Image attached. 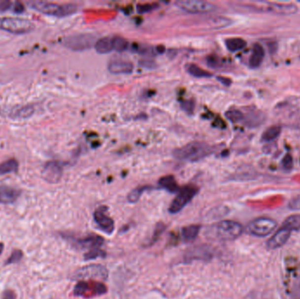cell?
<instances>
[{
	"label": "cell",
	"mask_w": 300,
	"mask_h": 299,
	"mask_svg": "<svg viewBox=\"0 0 300 299\" xmlns=\"http://www.w3.org/2000/svg\"><path fill=\"white\" fill-rule=\"evenodd\" d=\"M217 79L220 81V83L225 84V85H230L231 84V80L228 78V77H223V76H218Z\"/></svg>",
	"instance_id": "c3c4849f"
},
{
	"label": "cell",
	"mask_w": 300,
	"mask_h": 299,
	"mask_svg": "<svg viewBox=\"0 0 300 299\" xmlns=\"http://www.w3.org/2000/svg\"><path fill=\"white\" fill-rule=\"evenodd\" d=\"M176 6L190 13H206L216 11L217 6L206 1L182 0L176 3Z\"/></svg>",
	"instance_id": "30bf717a"
},
{
	"label": "cell",
	"mask_w": 300,
	"mask_h": 299,
	"mask_svg": "<svg viewBox=\"0 0 300 299\" xmlns=\"http://www.w3.org/2000/svg\"><path fill=\"white\" fill-rule=\"evenodd\" d=\"M34 26L31 20L19 17H4L0 19V30L13 33L24 34L32 32Z\"/></svg>",
	"instance_id": "5b68a950"
},
{
	"label": "cell",
	"mask_w": 300,
	"mask_h": 299,
	"mask_svg": "<svg viewBox=\"0 0 300 299\" xmlns=\"http://www.w3.org/2000/svg\"><path fill=\"white\" fill-rule=\"evenodd\" d=\"M291 233L292 232L289 231L287 229L281 228L270 239H268L267 247L269 249H276L278 247H283L290 239Z\"/></svg>",
	"instance_id": "2e32d148"
},
{
	"label": "cell",
	"mask_w": 300,
	"mask_h": 299,
	"mask_svg": "<svg viewBox=\"0 0 300 299\" xmlns=\"http://www.w3.org/2000/svg\"><path fill=\"white\" fill-rule=\"evenodd\" d=\"M154 6H155L154 4H139L137 5V11L139 13H147L152 11L153 9L156 8Z\"/></svg>",
	"instance_id": "7bdbcfd3"
},
{
	"label": "cell",
	"mask_w": 300,
	"mask_h": 299,
	"mask_svg": "<svg viewBox=\"0 0 300 299\" xmlns=\"http://www.w3.org/2000/svg\"><path fill=\"white\" fill-rule=\"evenodd\" d=\"M19 168V163L15 159H9L0 164V175L16 172Z\"/></svg>",
	"instance_id": "484cf974"
},
{
	"label": "cell",
	"mask_w": 300,
	"mask_h": 299,
	"mask_svg": "<svg viewBox=\"0 0 300 299\" xmlns=\"http://www.w3.org/2000/svg\"><path fill=\"white\" fill-rule=\"evenodd\" d=\"M199 192V188L194 185H186L180 188L177 192L176 198L174 199L172 203H170L168 211L171 214H176L182 211L188 204Z\"/></svg>",
	"instance_id": "52a82bcc"
},
{
	"label": "cell",
	"mask_w": 300,
	"mask_h": 299,
	"mask_svg": "<svg viewBox=\"0 0 300 299\" xmlns=\"http://www.w3.org/2000/svg\"><path fill=\"white\" fill-rule=\"evenodd\" d=\"M181 108L187 114H192L195 108V102L192 100H184V102L181 103Z\"/></svg>",
	"instance_id": "74e56055"
},
{
	"label": "cell",
	"mask_w": 300,
	"mask_h": 299,
	"mask_svg": "<svg viewBox=\"0 0 300 299\" xmlns=\"http://www.w3.org/2000/svg\"><path fill=\"white\" fill-rule=\"evenodd\" d=\"M243 232V228L240 223L231 220H223L213 224L207 228L205 236L211 239L220 241H231L238 239Z\"/></svg>",
	"instance_id": "6da1fadb"
},
{
	"label": "cell",
	"mask_w": 300,
	"mask_h": 299,
	"mask_svg": "<svg viewBox=\"0 0 300 299\" xmlns=\"http://www.w3.org/2000/svg\"><path fill=\"white\" fill-rule=\"evenodd\" d=\"M226 117L228 120H230L233 123H238L244 119L243 113L240 110L237 109H231L226 112Z\"/></svg>",
	"instance_id": "d6a6232c"
},
{
	"label": "cell",
	"mask_w": 300,
	"mask_h": 299,
	"mask_svg": "<svg viewBox=\"0 0 300 299\" xmlns=\"http://www.w3.org/2000/svg\"><path fill=\"white\" fill-rule=\"evenodd\" d=\"M187 71L191 76L197 77V78H201V77H211L212 74L210 72L205 71L204 69L200 68V66H198L196 64H190L187 68Z\"/></svg>",
	"instance_id": "4316f807"
},
{
	"label": "cell",
	"mask_w": 300,
	"mask_h": 299,
	"mask_svg": "<svg viewBox=\"0 0 300 299\" xmlns=\"http://www.w3.org/2000/svg\"><path fill=\"white\" fill-rule=\"evenodd\" d=\"M139 65L141 68H148V69L156 68V62L150 60V59H142V60L139 61Z\"/></svg>",
	"instance_id": "ab89813d"
},
{
	"label": "cell",
	"mask_w": 300,
	"mask_h": 299,
	"mask_svg": "<svg viewBox=\"0 0 300 299\" xmlns=\"http://www.w3.org/2000/svg\"><path fill=\"white\" fill-rule=\"evenodd\" d=\"M289 206L291 209H293V210H300V196L299 197H297L295 199H293L290 202V204H289Z\"/></svg>",
	"instance_id": "7dc6e473"
},
{
	"label": "cell",
	"mask_w": 300,
	"mask_h": 299,
	"mask_svg": "<svg viewBox=\"0 0 300 299\" xmlns=\"http://www.w3.org/2000/svg\"><path fill=\"white\" fill-rule=\"evenodd\" d=\"M281 133V128L278 126H274L268 128L265 132L263 133L262 140L264 141H271L277 138Z\"/></svg>",
	"instance_id": "f1b7e54d"
},
{
	"label": "cell",
	"mask_w": 300,
	"mask_h": 299,
	"mask_svg": "<svg viewBox=\"0 0 300 299\" xmlns=\"http://www.w3.org/2000/svg\"><path fill=\"white\" fill-rule=\"evenodd\" d=\"M97 40L92 33H78L65 37L62 40V44L69 50L80 52L94 47Z\"/></svg>",
	"instance_id": "8992f818"
},
{
	"label": "cell",
	"mask_w": 300,
	"mask_h": 299,
	"mask_svg": "<svg viewBox=\"0 0 300 299\" xmlns=\"http://www.w3.org/2000/svg\"><path fill=\"white\" fill-rule=\"evenodd\" d=\"M260 12H272L278 15H292L298 12L296 5L292 4H276V3H263V5L252 6Z\"/></svg>",
	"instance_id": "8fae6325"
},
{
	"label": "cell",
	"mask_w": 300,
	"mask_h": 299,
	"mask_svg": "<svg viewBox=\"0 0 300 299\" xmlns=\"http://www.w3.org/2000/svg\"><path fill=\"white\" fill-rule=\"evenodd\" d=\"M107 68L114 75H128L133 71V64L129 61L113 60L109 63Z\"/></svg>",
	"instance_id": "9a60e30c"
},
{
	"label": "cell",
	"mask_w": 300,
	"mask_h": 299,
	"mask_svg": "<svg viewBox=\"0 0 300 299\" xmlns=\"http://www.w3.org/2000/svg\"><path fill=\"white\" fill-rule=\"evenodd\" d=\"M105 256H106V253L103 249L96 248V249H92L84 254V261H92V260H96L98 258H104Z\"/></svg>",
	"instance_id": "836d02e7"
},
{
	"label": "cell",
	"mask_w": 300,
	"mask_h": 299,
	"mask_svg": "<svg viewBox=\"0 0 300 299\" xmlns=\"http://www.w3.org/2000/svg\"><path fill=\"white\" fill-rule=\"evenodd\" d=\"M34 114V106L33 104H26L21 106H15L9 112V117L12 119L26 120L31 118Z\"/></svg>",
	"instance_id": "ac0fdd59"
},
{
	"label": "cell",
	"mask_w": 300,
	"mask_h": 299,
	"mask_svg": "<svg viewBox=\"0 0 300 299\" xmlns=\"http://www.w3.org/2000/svg\"><path fill=\"white\" fill-rule=\"evenodd\" d=\"M2 299H17L16 293L12 290H5L2 293Z\"/></svg>",
	"instance_id": "f6af8a7d"
},
{
	"label": "cell",
	"mask_w": 300,
	"mask_h": 299,
	"mask_svg": "<svg viewBox=\"0 0 300 299\" xmlns=\"http://www.w3.org/2000/svg\"><path fill=\"white\" fill-rule=\"evenodd\" d=\"M21 192L16 188L2 185L0 186V203L10 204L16 202L20 198Z\"/></svg>",
	"instance_id": "e0dca14e"
},
{
	"label": "cell",
	"mask_w": 300,
	"mask_h": 299,
	"mask_svg": "<svg viewBox=\"0 0 300 299\" xmlns=\"http://www.w3.org/2000/svg\"><path fill=\"white\" fill-rule=\"evenodd\" d=\"M282 228L287 229L289 231H299L300 229V214H294L290 216L286 220H284Z\"/></svg>",
	"instance_id": "cb8c5ba5"
},
{
	"label": "cell",
	"mask_w": 300,
	"mask_h": 299,
	"mask_svg": "<svg viewBox=\"0 0 300 299\" xmlns=\"http://www.w3.org/2000/svg\"><path fill=\"white\" fill-rule=\"evenodd\" d=\"M206 24L213 29H222L232 24V20L226 17H212L206 21Z\"/></svg>",
	"instance_id": "603a6c76"
},
{
	"label": "cell",
	"mask_w": 300,
	"mask_h": 299,
	"mask_svg": "<svg viewBox=\"0 0 300 299\" xmlns=\"http://www.w3.org/2000/svg\"><path fill=\"white\" fill-rule=\"evenodd\" d=\"M69 240L72 241L76 247L86 249L88 251L96 248H101L104 242V238L99 235H90L81 239H70Z\"/></svg>",
	"instance_id": "5bb4252c"
},
{
	"label": "cell",
	"mask_w": 300,
	"mask_h": 299,
	"mask_svg": "<svg viewBox=\"0 0 300 299\" xmlns=\"http://www.w3.org/2000/svg\"><path fill=\"white\" fill-rule=\"evenodd\" d=\"M41 175L48 183L56 184L60 181L63 176V167L60 163L56 161L48 162L44 165Z\"/></svg>",
	"instance_id": "7c38bea8"
},
{
	"label": "cell",
	"mask_w": 300,
	"mask_h": 299,
	"mask_svg": "<svg viewBox=\"0 0 300 299\" xmlns=\"http://www.w3.org/2000/svg\"><path fill=\"white\" fill-rule=\"evenodd\" d=\"M207 65L211 68H218L220 66V60L217 56H208L207 57Z\"/></svg>",
	"instance_id": "60d3db41"
},
{
	"label": "cell",
	"mask_w": 300,
	"mask_h": 299,
	"mask_svg": "<svg viewBox=\"0 0 300 299\" xmlns=\"http://www.w3.org/2000/svg\"><path fill=\"white\" fill-rule=\"evenodd\" d=\"M30 8L35 10L37 12L43 13L45 15L64 18L75 14L78 6L76 4L68 3V4H59L47 1H30L27 3Z\"/></svg>",
	"instance_id": "7a4b0ae2"
},
{
	"label": "cell",
	"mask_w": 300,
	"mask_h": 299,
	"mask_svg": "<svg viewBox=\"0 0 300 299\" xmlns=\"http://www.w3.org/2000/svg\"><path fill=\"white\" fill-rule=\"evenodd\" d=\"M200 228H201V226L200 225H191L188 227H185L182 229L181 236L184 241H187V242L192 241L199 235Z\"/></svg>",
	"instance_id": "7402d4cb"
},
{
	"label": "cell",
	"mask_w": 300,
	"mask_h": 299,
	"mask_svg": "<svg viewBox=\"0 0 300 299\" xmlns=\"http://www.w3.org/2000/svg\"><path fill=\"white\" fill-rule=\"evenodd\" d=\"M108 278V270L106 267L99 264H91L81 267L73 275L75 280H102L106 281Z\"/></svg>",
	"instance_id": "ba28073f"
},
{
	"label": "cell",
	"mask_w": 300,
	"mask_h": 299,
	"mask_svg": "<svg viewBox=\"0 0 300 299\" xmlns=\"http://www.w3.org/2000/svg\"><path fill=\"white\" fill-rule=\"evenodd\" d=\"M106 293L107 287L104 283L94 280H81L76 283L73 290L74 296L84 299H92L94 297L104 295Z\"/></svg>",
	"instance_id": "277c9868"
},
{
	"label": "cell",
	"mask_w": 300,
	"mask_h": 299,
	"mask_svg": "<svg viewBox=\"0 0 300 299\" xmlns=\"http://www.w3.org/2000/svg\"><path fill=\"white\" fill-rule=\"evenodd\" d=\"M291 299H300V276L293 283Z\"/></svg>",
	"instance_id": "f35d334b"
},
{
	"label": "cell",
	"mask_w": 300,
	"mask_h": 299,
	"mask_svg": "<svg viewBox=\"0 0 300 299\" xmlns=\"http://www.w3.org/2000/svg\"><path fill=\"white\" fill-rule=\"evenodd\" d=\"M113 50L117 52H124L128 48V41L121 36H115L112 38Z\"/></svg>",
	"instance_id": "f546056e"
},
{
	"label": "cell",
	"mask_w": 300,
	"mask_h": 299,
	"mask_svg": "<svg viewBox=\"0 0 300 299\" xmlns=\"http://www.w3.org/2000/svg\"><path fill=\"white\" fill-rule=\"evenodd\" d=\"M186 257L191 260V261L194 259L208 260L212 257V255L206 249L199 248V249H193L191 252V254H189Z\"/></svg>",
	"instance_id": "4dcf8cb0"
},
{
	"label": "cell",
	"mask_w": 300,
	"mask_h": 299,
	"mask_svg": "<svg viewBox=\"0 0 300 299\" xmlns=\"http://www.w3.org/2000/svg\"><path fill=\"white\" fill-rule=\"evenodd\" d=\"M282 164H283L284 168L291 169L292 166H293V158H292V156L290 154H287L286 156H284V159L282 161Z\"/></svg>",
	"instance_id": "b9f144b4"
},
{
	"label": "cell",
	"mask_w": 300,
	"mask_h": 299,
	"mask_svg": "<svg viewBox=\"0 0 300 299\" xmlns=\"http://www.w3.org/2000/svg\"><path fill=\"white\" fill-rule=\"evenodd\" d=\"M254 176V170L251 167H248V166H243L240 167L235 174L233 175V179L234 180H248L253 178Z\"/></svg>",
	"instance_id": "83f0119b"
},
{
	"label": "cell",
	"mask_w": 300,
	"mask_h": 299,
	"mask_svg": "<svg viewBox=\"0 0 300 299\" xmlns=\"http://www.w3.org/2000/svg\"><path fill=\"white\" fill-rule=\"evenodd\" d=\"M12 2L4 0V1H0V12H5L7 10L12 9Z\"/></svg>",
	"instance_id": "bcb514c9"
},
{
	"label": "cell",
	"mask_w": 300,
	"mask_h": 299,
	"mask_svg": "<svg viewBox=\"0 0 300 299\" xmlns=\"http://www.w3.org/2000/svg\"><path fill=\"white\" fill-rule=\"evenodd\" d=\"M276 228V222L275 220L270 218L262 217L248 224L247 232L254 236L265 237L271 233Z\"/></svg>",
	"instance_id": "9c48e42d"
},
{
	"label": "cell",
	"mask_w": 300,
	"mask_h": 299,
	"mask_svg": "<svg viewBox=\"0 0 300 299\" xmlns=\"http://www.w3.org/2000/svg\"><path fill=\"white\" fill-rule=\"evenodd\" d=\"M11 10H12V12H15V13H22V12H25V6L22 3L15 1V2L12 3V9Z\"/></svg>",
	"instance_id": "ee69618b"
},
{
	"label": "cell",
	"mask_w": 300,
	"mask_h": 299,
	"mask_svg": "<svg viewBox=\"0 0 300 299\" xmlns=\"http://www.w3.org/2000/svg\"><path fill=\"white\" fill-rule=\"evenodd\" d=\"M212 152V147L207 144L193 141L175 149L173 151V156L179 161L199 162L210 156Z\"/></svg>",
	"instance_id": "3957f363"
},
{
	"label": "cell",
	"mask_w": 300,
	"mask_h": 299,
	"mask_svg": "<svg viewBox=\"0 0 300 299\" xmlns=\"http://www.w3.org/2000/svg\"><path fill=\"white\" fill-rule=\"evenodd\" d=\"M247 45L246 40L241 38H230L226 40V46L229 51L231 52H236L244 48Z\"/></svg>",
	"instance_id": "d4e9b609"
},
{
	"label": "cell",
	"mask_w": 300,
	"mask_h": 299,
	"mask_svg": "<svg viewBox=\"0 0 300 299\" xmlns=\"http://www.w3.org/2000/svg\"><path fill=\"white\" fill-rule=\"evenodd\" d=\"M264 56H265L264 48L258 43L254 45L252 55L249 58L250 67L254 68H258L264 61Z\"/></svg>",
	"instance_id": "d6986e66"
},
{
	"label": "cell",
	"mask_w": 300,
	"mask_h": 299,
	"mask_svg": "<svg viewBox=\"0 0 300 299\" xmlns=\"http://www.w3.org/2000/svg\"><path fill=\"white\" fill-rule=\"evenodd\" d=\"M149 189H151V187H149V186H142V187H138L133 189L132 192L128 194V202L131 203H136V202H138L139 199H140V197L142 195V193H143L145 191L149 190Z\"/></svg>",
	"instance_id": "1f68e13d"
},
{
	"label": "cell",
	"mask_w": 300,
	"mask_h": 299,
	"mask_svg": "<svg viewBox=\"0 0 300 299\" xmlns=\"http://www.w3.org/2000/svg\"><path fill=\"white\" fill-rule=\"evenodd\" d=\"M4 244L3 242H0V255L2 254V252L4 251Z\"/></svg>",
	"instance_id": "681fc988"
},
{
	"label": "cell",
	"mask_w": 300,
	"mask_h": 299,
	"mask_svg": "<svg viewBox=\"0 0 300 299\" xmlns=\"http://www.w3.org/2000/svg\"><path fill=\"white\" fill-rule=\"evenodd\" d=\"M94 48L97 53L100 55H105L113 51V46H112V38L109 37H103L101 39L97 40L94 45Z\"/></svg>",
	"instance_id": "ffe728a7"
},
{
	"label": "cell",
	"mask_w": 300,
	"mask_h": 299,
	"mask_svg": "<svg viewBox=\"0 0 300 299\" xmlns=\"http://www.w3.org/2000/svg\"><path fill=\"white\" fill-rule=\"evenodd\" d=\"M165 229H166V226L164 223H161L160 222V223L157 224L156 228H155L154 233H153L152 238L149 240L147 247H150V246H152L153 244L156 243V241L160 238L162 233H164Z\"/></svg>",
	"instance_id": "d590c367"
},
{
	"label": "cell",
	"mask_w": 300,
	"mask_h": 299,
	"mask_svg": "<svg viewBox=\"0 0 300 299\" xmlns=\"http://www.w3.org/2000/svg\"><path fill=\"white\" fill-rule=\"evenodd\" d=\"M137 53L143 56H154L157 55L156 51V47H151L149 45H139L136 48Z\"/></svg>",
	"instance_id": "e575fe53"
},
{
	"label": "cell",
	"mask_w": 300,
	"mask_h": 299,
	"mask_svg": "<svg viewBox=\"0 0 300 299\" xmlns=\"http://www.w3.org/2000/svg\"><path fill=\"white\" fill-rule=\"evenodd\" d=\"M106 206H100L94 212V220L99 228L107 234H112L114 231V221L112 218L105 214Z\"/></svg>",
	"instance_id": "4fadbf2b"
},
{
	"label": "cell",
	"mask_w": 300,
	"mask_h": 299,
	"mask_svg": "<svg viewBox=\"0 0 300 299\" xmlns=\"http://www.w3.org/2000/svg\"><path fill=\"white\" fill-rule=\"evenodd\" d=\"M159 185L161 188H163L164 190L168 191V192H171V193H177L178 191L180 190V188L178 186V184L176 183L175 177L173 176H163L160 180H159Z\"/></svg>",
	"instance_id": "44dd1931"
},
{
	"label": "cell",
	"mask_w": 300,
	"mask_h": 299,
	"mask_svg": "<svg viewBox=\"0 0 300 299\" xmlns=\"http://www.w3.org/2000/svg\"><path fill=\"white\" fill-rule=\"evenodd\" d=\"M24 254L20 249H15L12 252L11 255L9 256L8 259L5 261L4 265H11V264H15L20 263L21 260L23 259Z\"/></svg>",
	"instance_id": "8d00e7d4"
}]
</instances>
